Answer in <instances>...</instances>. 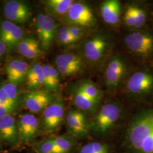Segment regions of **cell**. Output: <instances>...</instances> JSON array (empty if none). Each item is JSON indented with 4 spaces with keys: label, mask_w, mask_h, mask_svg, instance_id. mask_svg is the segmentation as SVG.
Masks as SVG:
<instances>
[{
    "label": "cell",
    "mask_w": 153,
    "mask_h": 153,
    "mask_svg": "<svg viewBox=\"0 0 153 153\" xmlns=\"http://www.w3.org/2000/svg\"><path fill=\"white\" fill-rule=\"evenodd\" d=\"M140 152L142 153H153V131L142 142Z\"/></svg>",
    "instance_id": "cell-29"
},
{
    "label": "cell",
    "mask_w": 153,
    "mask_h": 153,
    "mask_svg": "<svg viewBox=\"0 0 153 153\" xmlns=\"http://www.w3.org/2000/svg\"><path fill=\"white\" fill-rule=\"evenodd\" d=\"M30 66L27 63L19 59L10 61L6 68L8 82L18 85L26 79Z\"/></svg>",
    "instance_id": "cell-13"
},
{
    "label": "cell",
    "mask_w": 153,
    "mask_h": 153,
    "mask_svg": "<svg viewBox=\"0 0 153 153\" xmlns=\"http://www.w3.org/2000/svg\"><path fill=\"white\" fill-rule=\"evenodd\" d=\"M53 140L58 153H67L71 149V143L65 137H56Z\"/></svg>",
    "instance_id": "cell-27"
},
{
    "label": "cell",
    "mask_w": 153,
    "mask_h": 153,
    "mask_svg": "<svg viewBox=\"0 0 153 153\" xmlns=\"http://www.w3.org/2000/svg\"><path fill=\"white\" fill-rule=\"evenodd\" d=\"M109 48L108 38L104 35L98 34L85 40L82 44V53L90 64H96L103 59Z\"/></svg>",
    "instance_id": "cell-4"
},
{
    "label": "cell",
    "mask_w": 153,
    "mask_h": 153,
    "mask_svg": "<svg viewBox=\"0 0 153 153\" xmlns=\"http://www.w3.org/2000/svg\"><path fill=\"white\" fill-rule=\"evenodd\" d=\"M82 93L94 101L99 103L102 97V92L100 88L93 82L88 80H82L76 85Z\"/></svg>",
    "instance_id": "cell-23"
},
{
    "label": "cell",
    "mask_w": 153,
    "mask_h": 153,
    "mask_svg": "<svg viewBox=\"0 0 153 153\" xmlns=\"http://www.w3.org/2000/svg\"><path fill=\"white\" fill-rule=\"evenodd\" d=\"M18 48L22 56L30 59L39 57L42 54L39 42L31 38L23 39L18 45Z\"/></svg>",
    "instance_id": "cell-19"
},
{
    "label": "cell",
    "mask_w": 153,
    "mask_h": 153,
    "mask_svg": "<svg viewBox=\"0 0 153 153\" xmlns=\"http://www.w3.org/2000/svg\"><path fill=\"white\" fill-rule=\"evenodd\" d=\"M57 39L59 44L63 45L73 43L68 26L61 27L57 34Z\"/></svg>",
    "instance_id": "cell-26"
},
{
    "label": "cell",
    "mask_w": 153,
    "mask_h": 153,
    "mask_svg": "<svg viewBox=\"0 0 153 153\" xmlns=\"http://www.w3.org/2000/svg\"><path fill=\"white\" fill-rule=\"evenodd\" d=\"M57 70L62 76H67L73 75L81 69L74 67L67 66H58Z\"/></svg>",
    "instance_id": "cell-31"
},
{
    "label": "cell",
    "mask_w": 153,
    "mask_h": 153,
    "mask_svg": "<svg viewBox=\"0 0 153 153\" xmlns=\"http://www.w3.org/2000/svg\"><path fill=\"white\" fill-rule=\"evenodd\" d=\"M126 61L119 55L113 56L108 61L104 70V83L107 89L111 91L119 89L126 79Z\"/></svg>",
    "instance_id": "cell-3"
},
{
    "label": "cell",
    "mask_w": 153,
    "mask_h": 153,
    "mask_svg": "<svg viewBox=\"0 0 153 153\" xmlns=\"http://www.w3.org/2000/svg\"><path fill=\"white\" fill-rule=\"evenodd\" d=\"M4 12L9 21L25 23L31 16V10L27 4L23 1L11 0L6 2L4 7Z\"/></svg>",
    "instance_id": "cell-9"
},
{
    "label": "cell",
    "mask_w": 153,
    "mask_h": 153,
    "mask_svg": "<svg viewBox=\"0 0 153 153\" xmlns=\"http://www.w3.org/2000/svg\"><path fill=\"white\" fill-rule=\"evenodd\" d=\"M120 114V107L116 103L104 104L95 118V126L99 131L105 132L119 120Z\"/></svg>",
    "instance_id": "cell-8"
},
{
    "label": "cell",
    "mask_w": 153,
    "mask_h": 153,
    "mask_svg": "<svg viewBox=\"0 0 153 153\" xmlns=\"http://www.w3.org/2000/svg\"><path fill=\"white\" fill-rule=\"evenodd\" d=\"M7 47L1 40H0V57L5 53Z\"/></svg>",
    "instance_id": "cell-35"
},
{
    "label": "cell",
    "mask_w": 153,
    "mask_h": 153,
    "mask_svg": "<svg viewBox=\"0 0 153 153\" xmlns=\"http://www.w3.org/2000/svg\"><path fill=\"white\" fill-rule=\"evenodd\" d=\"M0 105H8L14 107H16V104L13 103L10 99L9 98L6 93L1 86H0Z\"/></svg>",
    "instance_id": "cell-32"
},
{
    "label": "cell",
    "mask_w": 153,
    "mask_h": 153,
    "mask_svg": "<svg viewBox=\"0 0 153 153\" xmlns=\"http://www.w3.org/2000/svg\"><path fill=\"white\" fill-rule=\"evenodd\" d=\"M79 153H97L94 149L92 142L86 145L81 149Z\"/></svg>",
    "instance_id": "cell-34"
},
{
    "label": "cell",
    "mask_w": 153,
    "mask_h": 153,
    "mask_svg": "<svg viewBox=\"0 0 153 153\" xmlns=\"http://www.w3.org/2000/svg\"><path fill=\"white\" fill-rule=\"evenodd\" d=\"M100 14L103 21L110 25H116L120 21L121 4L117 0H107L100 5Z\"/></svg>",
    "instance_id": "cell-15"
},
{
    "label": "cell",
    "mask_w": 153,
    "mask_h": 153,
    "mask_svg": "<svg viewBox=\"0 0 153 153\" xmlns=\"http://www.w3.org/2000/svg\"><path fill=\"white\" fill-rule=\"evenodd\" d=\"M19 135L24 141L31 140L38 131L39 123L37 118L31 114L22 115L18 123Z\"/></svg>",
    "instance_id": "cell-14"
},
{
    "label": "cell",
    "mask_w": 153,
    "mask_h": 153,
    "mask_svg": "<svg viewBox=\"0 0 153 153\" xmlns=\"http://www.w3.org/2000/svg\"><path fill=\"white\" fill-rule=\"evenodd\" d=\"M64 107L60 102L49 104L43 113V125L48 131L54 130L60 125L64 117Z\"/></svg>",
    "instance_id": "cell-12"
},
{
    "label": "cell",
    "mask_w": 153,
    "mask_h": 153,
    "mask_svg": "<svg viewBox=\"0 0 153 153\" xmlns=\"http://www.w3.org/2000/svg\"><path fill=\"white\" fill-rule=\"evenodd\" d=\"M19 134L14 117L10 114L0 117V136L7 142H15Z\"/></svg>",
    "instance_id": "cell-16"
},
{
    "label": "cell",
    "mask_w": 153,
    "mask_h": 153,
    "mask_svg": "<svg viewBox=\"0 0 153 153\" xmlns=\"http://www.w3.org/2000/svg\"><path fill=\"white\" fill-rule=\"evenodd\" d=\"M66 123L74 133L81 134L86 131V123L83 114L78 111H71L66 116Z\"/></svg>",
    "instance_id": "cell-20"
},
{
    "label": "cell",
    "mask_w": 153,
    "mask_h": 153,
    "mask_svg": "<svg viewBox=\"0 0 153 153\" xmlns=\"http://www.w3.org/2000/svg\"><path fill=\"white\" fill-rule=\"evenodd\" d=\"M126 48L143 60L153 59V33L148 30H135L124 40Z\"/></svg>",
    "instance_id": "cell-2"
},
{
    "label": "cell",
    "mask_w": 153,
    "mask_h": 153,
    "mask_svg": "<svg viewBox=\"0 0 153 153\" xmlns=\"http://www.w3.org/2000/svg\"><path fill=\"white\" fill-rule=\"evenodd\" d=\"M74 103L76 107L85 111H93L96 108L98 103L88 98L76 86L73 93Z\"/></svg>",
    "instance_id": "cell-22"
},
{
    "label": "cell",
    "mask_w": 153,
    "mask_h": 153,
    "mask_svg": "<svg viewBox=\"0 0 153 153\" xmlns=\"http://www.w3.org/2000/svg\"><path fill=\"white\" fill-rule=\"evenodd\" d=\"M27 88L31 91L37 90L43 86L44 74L43 66L39 63H35L29 68L26 76Z\"/></svg>",
    "instance_id": "cell-17"
},
{
    "label": "cell",
    "mask_w": 153,
    "mask_h": 153,
    "mask_svg": "<svg viewBox=\"0 0 153 153\" xmlns=\"http://www.w3.org/2000/svg\"><path fill=\"white\" fill-rule=\"evenodd\" d=\"M40 150L42 153H58L53 139L44 142L41 145Z\"/></svg>",
    "instance_id": "cell-30"
},
{
    "label": "cell",
    "mask_w": 153,
    "mask_h": 153,
    "mask_svg": "<svg viewBox=\"0 0 153 153\" xmlns=\"http://www.w3.org/2000/svg\"><path fill=\"white\" fill-rule=\"evenodd\" d=\"M66 16L70 25H76L84 28L94 26L97 22L91 8L82 2H74Z\"/></svg>",
    "instance_id": "cell-5"
},
{
    "label": "cell",
    "mask_w": 153,
    "mask_h": 153,
    "mask_svg": "<svg viewBox=\"0 0 153 153\" xmlns=\"http://www.w3.org/2000/svg\"><path fill=\"white\" fill-rule=\"evenodd\" d=\"M16 107L8 105H0V117L10 114Z\"/></svg>",
    "instance_id": "cell-33"
},
{
    "label": "cell",
    "mask_w": 153,
    "mask_h": 153,
    "mask_svg": "<svg viewBox=\"0 0 153 153\" xmlns=\"http://www.w3.org/2000/svg\"><path fill=\"white\" fill-rule=\"evenodd\" d=\"M74 2L73 0H48L45 2L46 10L51 16H66Z\"/></svg>",
    "instance_id": "cell-21"
},
{
    "label": "cell",
    "mask_w": 153,
    "mask_h": 153,
    "mask_svg": "<svg viewBox=\"0 0 153 153\" xmlns=\"http://www.w3.org/2000/svg\"><path fill=\"white\" fill-rule=\"evenodd\" d=\"M54 96L46 91L33 90L27 93L24 103L26 107L33 112H39L45 109L53 101Z\"/></svg>",
    "instance_id": "cell-10"
},
{
    "label": "cell",
    "mask_w": 153,
    "mask_h": 153,
    "mask_svg": "<svg viewBox=\"0 0 153 153\" xmlns=\"http://www.w3.org/2000/svg\"><path fill=\"white\" fill-rule=\"evenodd\" d=\"M57 66L74 67L82 69L83 63L82 59L74 53H64L58 56L55 60Z\"/></svg>",
    "instance_id": "cell-24"
},
{
    "label": "cell",
    "mask_w": 153,
    "mask_h": 153,
    "mask_svg": "<svg viewBox=\"0 0 153 153\" xmlns=\"http://www.w3.org/2000/svg\"><path fill=\"white\" fill-rule=\"evenodd\" d=\"M36 26L42 47L45 50L49 49L56 35L57 25L54 18L48 14H39Z\"/></svg>",
    "instance_id": "cell-7"
},
{
    "label": "cell",
    "mask_w": 153,
    "mask_h": 153,
    "mask_svg": "<svg viewBox=\"0 0 153 153\" xmlns=\"http://www.w3.org/2000/svg\"><path fill=\"white\" fill-rule=\"evenodd\" d=\"M7 97L13 103L16 104L19 98L18 88L16 85L10 82H6L1 85Z\"/></svg>",
    "instance_id": "cell-25"
},
{
    "label": "cell",
    "mask_w": 153,
    "mask_h": 153,
    "mask_svg": "<svg viewBox=\"0 0 153 153\" xmlns=\"http://www.w3.org/2000/svg\"><path fill=\"white\" fill-rule=\"evenodd\" d=\"M148 7L141 2H134L126 6L123 21L126 26L136 30H142L149 18Z\"/></svg>",
    "instance_id": "cell-6"
},
{
    "label": "cell",
    "mask_w": 153,
    "mask_h": 153,
    "mask_svg": "<svg viewBox=\"0 0 153 153\" xmlns=\"http://www.w3.org/2000/svg\"><path fill=\"white\" fill-rule=\"evenodd\" d=\"M24 35L21 28L14 23L5 21L0 25V40L9 48L18 45Z\"/></svg>",
    "instance_id": "cell-11"
},
{
    "label": "cell",
    "mask_w": 153,
    "mask_h": 153,
    "mask_svg": "<svg viewBox=\"0 0 153 153\" xmlns=\"http://www.w3.org/2000/svg\"><path fill=\"white\" fill-rule=\"evenodd\" d=\"M68 27L73 43L82 38L84 34V28L76 25H69Z\"/></svg>",
    "instance_id": "cell-28"
},
{
    "label": "cell",
    "mask_w": 153,
    "mask_h": 153,
    "mask_svg": "<svg viewBox=\"0 0 153 153\" xmlns=\"http://www.w3.org/2000/svg\"><path fill=\"white\" fill-rule=\"evenodd\" d=\"M44 74L43 86L45 91L49 93H54L60 88V79L58 70L52 65H43Z\"/></svg>",
    "instance_id": "cell-18"
},
{
    "label": "cell",
    "mask_w": 153,
    "mask_h": 153,
    "mask_svg": "<svg viewBox=\"0 0 153 153\" xmlns=\"http://www.w3.org/2000/svg\"><path fill=\"white\" fill-rule=\"evenodd\" d=\"M125 90L130 98L137 100L153 99V66L143 65L131 72L126 79Z\"/></svg>",
    "instance_id": "cell-1"
}]
</instances>
